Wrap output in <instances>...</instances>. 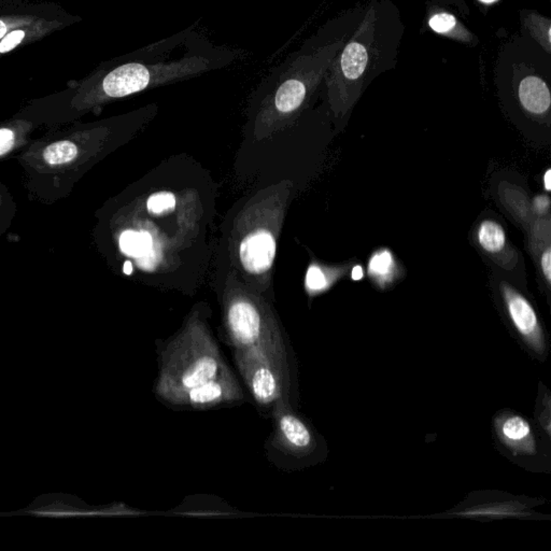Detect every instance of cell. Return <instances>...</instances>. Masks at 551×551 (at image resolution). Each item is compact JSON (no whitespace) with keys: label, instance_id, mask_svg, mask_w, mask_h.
Listing matches in <instances>:
<instances>
[{"label":"cell","instance_id":"cell-10","mask_svg":"<svg viewBox=\"0 0 551 551\" xmlns=\"http://www.w3.org/2000/svg\"><path fill=\"white\" fill-rule=\"evenodd\" d=\"M477 240L480 247L488 253H500L506 247L505 230L495 221H482L477 230Z\"/></svg>","mask_w":551,"mask_h":551},{"label":"cell","instance_id":"cell-11","mask_svg":"<svg viewBox=\"0 0 551 551\" xmlns=\"http://www.w3.org/2000/svg\"><path fill=\"white\" fill-rule=\"evenodd\" d=\"M367 56L366 49L362 44H353L347 46L341 56V69L344 75L348 79L353 80L362 76L366 68Z\"/></svg>","mask_w":551,"mask_h":551},{"label":"cell","instance_id":"cell-21","mask_svg":"<svg viewBox=\"0 0 551 551\" xmlns=\"http://www.w3.org/2000/svg\"><path fill=\"white\" fill-rule=\"evenodd\" d=\"M541 269L547 285H550L551 281V250L547 247L541 255Z\"/></svg>","mask_w":551,"mask_h":551},{"label":"cell","instance_id":"cell-14","mask_svg":"<svg viewBox=\"0 0 551 551\" xmlns=\"http://www.w3.org/2000/svg\"><path fill=\"white\" fill-rule=\"evenodd\" d=\"M277 382L273 373L266 367L257 369L252 379V391L259 402H266L275 396Z\"/></svg>","mask_w":551,"mask_h":551},{"label":"cell","instance_id":"cell-19","mask_svg":"<svg viewBox=\"0 0 551 551\" xmlns=\"http://www.w3.org/2000/svg\"><path fill=\"white\" fill-rule=\"evenodd\" d=\"M455 19L448 13L434 15L430 21V26L436 33H447L455 27Z\"/></svg>","mask_w":551,"mask_h":551},{"label":"cell","instance_id":"cell-1","mask_svg":"<svg viewBox=\"0 0 551 551\" xmlns=\"http://www.w3.org/2000/svg\"><path fill=\"white\" fill-rule=\"evenodd\" d=\"M156 113L158 105L150 103L107 124L29 142L19 158L29 195L44 204L67 196L89 169L142 130Z\"/></svg>","mask_w":551,"mask_h":551},{"label":"cell","instance_id":"cell-24","mask_svg":"<svg viewBox=\"0 0 551 551\" xmlns=\"http://www.w3.org/2000/svg\"><path fill=\"white\" fill-rule=\"evenodd\" d=\"M6 31H7V27L3 24V21H0V38H3L5 36Z\"/></svg>","mask_w":551,"mask_h":551},{"label":"cell","instance_id":"cell-13","mask_svg":"<svg viewBox=\"0 0 551 551\" xmlns=\"http://www.w3.org/2000/svg\"><path fill=\"white\" fill-rule=\"evenodd\" d=\"M280 427L285 439L296 448H307L312 443V435L306 425L292 415L281 418Z\"/></svg>","mask_w":551,"mask_h":551},{"label":"cell","instance_id":"cell-9","mask_svg":"<svg viewBox=\"0 0 551 551\" xmlns=\"http://www.w3.org/2000/svg\"><path fill=\"white\" fill-rule=\"evenodd\" d=\"M121 250L123 253L136 259L149 257L153 249L154 242L148 230H127L120 236Z\"/></svg>","mask_w":551,"mask_h":551},{"label":"cell","instance_id":"cell-18","mask_svg":"<svg viewBox=\"0 0 551 551\" xmlns=\"http://www.w3.org/2000/svg\"><path fill=\"white\" fill-rule=\"evenodd\" d=\"M222 396V387L214 382L209 381L203 386L189 389V398L193 404H208L218 400Z\"/></svg>","mask_w":551,"mask_h":551},{"label":"cell","instance_id":"cell-4","mask_svg":"<svg viewBox=\"0 0 551 551\" xmlns=\"http://www.w3.org/2000/svg\"><path fill=\"white\" fill-rule=\"evenodd\" d=\"M501 292L506 312L519 335L533 350L542 353L545 348L544 332L531 303L508 283H501Z\"/></svg>","mask_w":551,"mask_h":551},{"label":"cell","instance_id":"cell-22","mask_svg":"<svg viewBox=\"0 0 551 551\" xmlns=\"http://www.w3.org/2000/svg\"><path fill=\"white\" fill-rule=\"evenodd\" d=\"M363 277H364V271H363L362 267L359 266V265L353 267V271H351V278L353 280L359 281L363 279Z\"/></svg>","mask_w":551,"mask_h":551},{"label":"cell","instance_id":"cell-23","mask_svg":"<svg viewBox=\"0 0 551 551\" xmlns=\"http://www.w3.org/2000/svg\"><path fill=\"white\" fill-rule=\"evenodd\" d=\"M544 185H545V189H546V191H548V192H549V191H550V189H551V171H550V169H548V171H547L546 173H545Z\"/></svg>","mask_w":551,"mask_h":551},{"label":"cell","instance_id":"cell-17","mask_svg":"<svg viewBox=\"0 0 551 551\" xmlns=\"http://www.w3.org/2000/svg\"><path fill=\"white\" fill-rule=\"evenodd\" d=\"M29 138H19V133L11 127H0V158L28 144Z\"/></svg>","mask_w":551,"mask_h":551},{"label":"cell","instance_id":"cell-16","mask_svg":"<svg viewBox=\"0 0 551 551\" xmlns=\"http://www.w3.org/2000/svg\"><path fill=\"white\" fill-rule=\"evenodd\" d=\"M177 206V198L171 192H158L152 194L146 201V209L155 216L173 212Z\"/></svg>","mask_w":551,"mask_h":551},{"label":"cell","instance_id":"cell-15","mask_svg":"<svg viewBox=\"0 0 551 551\" xmlns=\"http://www.w3.org/2000/svg\"><path fill=\"white\" fill-rule=\"evenodd\" d=\"M17 214V205L10 194L9 189L0 183V236L11 226Z\"/></svg>","mask_w":551,"mask_h":551},{"label":"cell","instance_id":"cell-5","mask_svg":"<svg viewBox=\"0 0 551 551\" xmlns=\"http://www.w3.org/2000/svg\"><path fill=\"white\" fill-rule=\"evenodd\" d=\"M502 441L519 455H534L535 436L529 422L518 415L504 416L496 422Z\"/></svg>","mask_w":551,"mask_h":551},{"label":"cell","instance_id":"cell-3","mask_svg":"<svg viewBox=\"0 0 551 551\" xmlns=\"http://www.w3.org/2000/svg\"><path fill=\"white\" fill-rule=\"evenodd\" d=\"M314 53L300 50L273 67L252 95L250 123L259 142L292 126L302 115L314 87Z\"/></svg>","mask_w":551,"mask_h":551},{"label":"cell","instance_id":"cell-2","mask_svg":"<svg viewBox=\"0 0 551 551\" xmlns=\"http://www.w3.org/2000/svg\"><path fill=\"white\" fill-rule=\"evenodd\" d=\"M291 187L290 183H282L260 192L240 211L232 228L230 246L238 273L257 292L273 279Z\"/></svg>","mask_w":551,"mask_h":551},{"label":"cell","instance_id":"cell-7","mask_svg":"<svg viewBox=\"0 0 551 551\" xmlns=\"http://www.w3.org/2000/svg\"><path fill=\"white\" fill-rule=\"evenodd\" d=\"M367 273L378 288L387 289L392 285L398 273V262L392 251L387 248L375 251L367 263Z\"/></svg>","mask_w":551,"mask_h":551},{"label":"cell","instance_id":"cell-6","mask_svg":"<svg viewBox=\"0 0 551 551\" xmlns=\"http://www.w3.org/2000/svg\"><path fill=\"white\" fill-rule=\"evenodd\" d=\"M349 267V264L343 266H328L318 262H312L307 269L305 277V288L307 292L312 296L325 292L346 275Z\"/></svg>","mask_w":551,"mask_h":551},{"label":"cell","instance_id":"cell-25","mask_svg":"<svg viewBox=\"0 0 551 551\" xmlns=\"http://www.w3.org/2000/svg\"><path fill=\"white\" fill-rule=\"evenodd\" d=\"M482 1H484V3H492L494 0H482Z\"/></svg>","mask_w":551,"mask_h":551},{"label":"cell","instance_id":"cell-20","mask_svg":"<svg viewBox=\"0 0 551 551\" xmlns=\"http://www.w3.org/2000/svg\"><path fill=\"white\" fill-rule=\"evenodd\" d=\"M25 37V33L23 31H15L10 33L1 42H0V53L9 52L13 50L15 46L21 44V41Z\"/></svg>","mask_w":551,"mask_h":551},{"label":"cell","instance_id":"cell-12","mask_svg":"<svg viewBox=\"0 0 551 551\" xmlns=\"http://www.w3.org/2000/svg\"><path fill=\"white\" fill-rule=\"evenodd\" d=\"M218 373V363L211 357H203L183 375V384L192 389L212 381Z\"/></svg>","mask_w":551,"mask_h":551},{"label":"cell","instance_id":"cell-8","mask_svg":"<svg viewBox=\"0 0 551 551\" xmlns=\"http://www.w3.org/2000/svg\"><path fill=\"white\" fill-rule=\"evenodd\" d=\"M519 99L529 112L543 115L550 107L551 97L548 87L542 79L527 77L521 81Z\"/></svg>","mask_w":551,"mask_h":551}]
</instances>
